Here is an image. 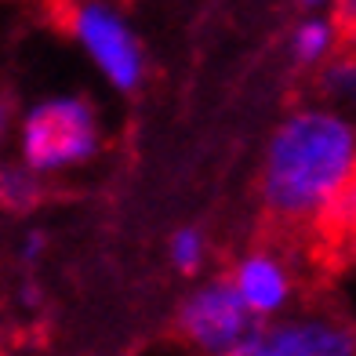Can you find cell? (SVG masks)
I'll return each instance as SVG.
<instances>
[{"instance_id":"cell-1","label":"cell","mask_w":356,"mask_h":356,"mask_svg":"<svg viewBox=\"0 0 356 356\" xmlns=\"http://www.w3.org/2000/svg\"><path fill=\"white\" fill-rule=\"evenodd\" d=\"M356 131L334 109H295L269 135L258 193L269 218L309 229H346L353 222Z\"/></svg>"},{"instance_id":"cell-2","label":"cell","mask_w":356,"mask_h":356,"mask_svg":"<svg viewBox=\"0 0 356 356\" xmlns=\"http://www.w3.org/2000/svg\"><path fill=\"white\" fill-rule=\"evenodd\" d=\"M19 164L44 175H62L84 168L102 149V124L91 102L76 95H55L29 106L19 120Z\"/></svg>"},{"instance_id":"cell-3","label":"cell","mask_w":356,"mask_h":356,"mask_svg":"<svg viewBox=\"0 0 356 356\" xmlns=\"http://www.w3.org/2000/svg\"><path fill=\"white\" fill-rule=\"evenodd\" d=\"M66 11L70 37L84 47V55L99 66V73L124 95L138 91L145 80V51L131 22L106 4H76Z\"/></svg>"},{"instance_id":"cell-4","label":"cell","mask_w":356,"mask_h":356,"mask_svg":"<svg viewBox=\"0 0 356 356\" xmlns=\"http://www.w3.org/2000/svg\"><path fill=\"white\" fill-rule=\"evenodd\" d=\"M254 327L225 277L204 280L178 305V334L204 356H229V349Z\"/></svg>"},{"instance_id":"cell-5","label":"cell","mask_w":356,"mask_h":356,"mask_svg":"<svg viewBox=\"0 0 356 356\" xmlns=\"http://www.w3.org/2000/svg\"><path fill=\"white\" fill-rule=\"evenodd\" d=\"M229 356H353V331L331 316H284L254 323Z\"/></svg>"},{"instance_id":"cell-6","label":"cell","mask_w":356,"mask_h":356,"mask_svg":"<svg viewBox=\"0 0 356 356\" xmlns=\"http://www.w3.org/2000/svg\"><path fill=\"white\" fill-rule=\"evenodd\" d=\"M225 280H229L240 305L254 323L280 320V313L291 305V295H295V273H291L287 258H280L269 248L248 251Z\"/></svg>"},{"instance_id":"cell-7","label":"cell","mask_w":356,"mask_h":356,"mask_svg":"<svg viewBox=\"0 0 356 356\" xmlns=\"http://www.w3.org/2000/svg\"><path fill=\"white\" fill-rule=\"evenodd\" d=\"M334 44L338 29L331 19H305L291 33V55H295L298 66H323V62H331Z\"/></svg>"},{"instance_id":"cell-8","label":"cell","mask_w":356,"mask_h":356,"mask_svg":"<svg viewBox=\"0 0 356 356\" xmlns=\"http://www.w3.org/2000/svg\"><path fill=\"white\" fill-rule=\"evenodd\" d=\"M44 200V182L26 171L22 164H11V160H0V207L15 215H26Z\"/></svg>"},{"instance_id":"cell-9","label":"cell","mask_w":356,"mask_h":356,"mask_svg":"<svg viewBox=\"0 0 356 356\" xmlns=\"http://www.w3.org/2000/svg\"><path fill=\"white\" fill-rule=\"evenodd\" d=\"M168 258H171V266L178 273H186V277L200 273L204 258H207V236H204V229H197V225H182V229H175L171 240H168Z\"/></svg>"},{"instance_id":"cell-10","label":"cell","mask_w":356,"mask_h":356,"mask_svg":"<svg viewBox=\"0 0 356 356\" xmlns=\"http://www.w3.org/2000/svg\"><path fill=\"white\" fill-rule=\"evenodd\" d=\"M320 88L327 91L331 99H353V88H356V66H353V58H331V62H323Z\"/></svg>"},{"instance_id":"cell-11","label":"cell","mask_w":356,"mask_h":356,"mask_svg":"<svg viewBox=\"0 0 356 356\" xmlns=\"http://www.w3.org/2000/svg\"><path fill=\"white\" fill-rule=\"evenodd\" d=\"M15 127H19V109H15V99L8 91H0V149H4L8 138L15 135Z\"/></svg>"},{"instance_id":"cell-12","label":"cell","mask_w":356,"mask_h":356,"mask_svg":"<svg viewBox=\"0 0 356 356\" xmlns=\"http://www.w3.org/2000/svg\"><path fill=\"white\" fill-rule=\"evenodd\" d=\"M47 251V233L44 229H29L26 236H22V262H29V266H33V262H40V254Z\"/></svg>"}]
</instances>
